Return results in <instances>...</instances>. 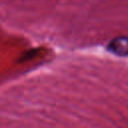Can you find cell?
<instances>
[{"label":"cell","mask_w":128,"mask_h":128,"mask_svg":"<svg viewBox=\"0 0 128 128\" xmlns=\"http://www.w3.org/2000/svg\"><path fill=\"white\" fill-rule=\"evenodd\" d=\"M107 49L117 56H128V37L119 36L112 39Z\"/></svg>","instance_id":"cell-1"}]
</instances>
